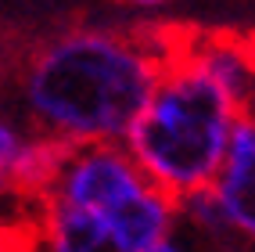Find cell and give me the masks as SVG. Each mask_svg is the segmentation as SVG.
Segmentation results:
<instances>
[{
  "instance_id": "1",
  "label": "cell",
  "mask_w": 255,
  "mask_h": 252,
  "mask_svg": "<svg viewBox=\"0 0 255 252\" xmlns=\"http://www.w3.org/2000/svg\"><path fill=\"white\" fill-rule=\"evenodd\" d=\"M176 47V32L65 29L29 54L18 76L25 119L69 148L126 137Z\"/></svg>"
},
{
  "instance_id": "7",
  "label": "cell",
  "mask_w": 255,
  "mask_h": 252,
  "mask_svg": "<svg viewBox=\"0 0 255 252\" xmlns=\"http://www.w3.org/2000/svg\"><path fill=\"white\" fill-rule=\"evenodd\" d=\"M40 220H36V238L40 252H112L105 216L69 206L61 198H40Z\"/></svg>"
},
{
  "instance_id": "10",
  "label": "cell",
  "mask_w": 255,
  "mask_h": 252,
  "mask_svg": "<svg viewBox=\"0 0 255 252\" xmlns=\"http://www.w3.org/2000/svg\"><path fill=\"white\" fill-rule=\"evenodd\" d=\"M252 54H255V36H252ZM241 115L255 123V65H252V83H248V94L241 101Z\"/></svg>"
},
{
  "instance_id": "2",
  "label": "cell",
  "mask_w": 255,
  "mask_h": 252,
  "mask_svg": "<svg viewBox=\"0 0 255 252\" xmlns=\"http://www.w3.org/2000/svg\"><path fill=\"white\" fill-rule=\"evenodd\" d=\"M237 119L234 94L191 54V40H176L155 90L126 130V151L147 184L180 202L212 188Z\"/></svg>"
},
{
  "instance_id": "3",
  "label": "cell",
  "mask_w": 255,
  "mask_h": 252,
  "mask_svg": "<svg viewBox=\"0 0 255 252\" xmlns=\"http://www.w3.org/2000/svg\"><path fill=\"white\" fill-rule=\"evenodd\" d=\"M144 184H147V177L137 170V162L129 159L126 148H119L115 141L112 144H83V148L69 151L54 188H50V198H61L69 206L105 216L123 198L137 195Z\"/></svg>"
},
{
  "instance_id": "8",
  "label": "cell",
  "mask_w": 255,
  "mask_h": 252,
  "mask_svg": "<svg viewBox=\"0 0 255 252\" xmlns=\"http://www.w3.org/2000/svg\"><path fill=\"white\" fill-rule=\"evenodd\" d=\"M0 252H40L36 220L32 224H7L0 216Z\"/></svg>"
},
{
  "instance_id": "6",
  "label": "cell",
  "mask_w": 255,
  "mask_h": 252,
  "mask_svg": "<svg viewBox=\"0 0 255 252\" xmlns=\"http://www.w3.org/2000/svg\"><path fill=\"white\" fill-rule=\"evenodd\" d=\"M176 224H180L176 198L158 191L155 184H144L137 195L123 198L115 209L105 213L112 252H147L162 238H169Z\"/></svg>"
},
{
  "instance_id": "4",
  "label": "cell",
  "mask_w": 255,
  "mask_h": 252,
  "mask_svg": "<svg viewBox=\"0 0 255 252\" xmlns=\"http://www.w3.org/2000/svg\"><path fill=\"white\" fill-rule=\"evenodd\" d=\"M69 151V144L36 130L25 133L18 123L0 115V198H47Z\"/></svg>"
},
{
  "instance_id": "9",
  "label": "cell",
  "mask_w": 255,
  "mask_h": 252,
  "mask_svg": "<svg viewBox=\"0 0 255 252\" xmlns=\"http://www.w3.org/2000/svg\"><path fill=\"white\" fill-rule=\"evenodd\" d=\"M147 252H194V245L187 238H180V234H169V238H162L155 249H147Z\"/></svg>"
},
{
  "instance_id": "11",
  "label": "cell",
  "mask_w": 255,
  "mask_h": 252,
  "mask_svg": "<svg viewBox=\"0 0 255 252\" xmlns=\"http://www.w3.org/2000/svg\"><path fill=\"white\" fill-rule=\"evenodd\" d=\"M119 4H126V7H137V11H155V7H165V4H173V0H119Z\"/></svg>"
},
{
  "instance_id": "5",
  "label": "cell",
  "mask_w": 255,
  "mask_h": 252,
  "mask_svg": "<svg viewBox=\"0 0 255 252\" xmlns=\"http://www.w3.org/2000/svg\"><path fill=\"white\" fill-rule=\"evenodd\" d=\"M212 195L219 202V213L227 216L234 238L241 249H255V123L237 119L227 159L212 180Z\"/></svg>"
}]
</instances>
